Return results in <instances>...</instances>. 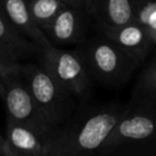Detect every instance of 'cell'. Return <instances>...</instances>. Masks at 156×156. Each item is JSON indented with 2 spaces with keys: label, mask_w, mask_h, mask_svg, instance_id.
<instances>
[{
  "label": "cell",
  "mask_w": 156,
  "mask_h": 156,
  "mask_svg": "<svg viewBox=\"0 0 156 156\" xmlns=\"http://www.w3.org/2000/svg\"><path fill=\"white\" fill-rule=\"evenodd\" d=\"M5 137L9 145V156H44L42 141L23 126L7 121Z\"/></svg>",
  "instance_id": "7c38bea8"
},
{
  "label": "cell",
  "mask_w": 156,
  "mask_h": 156,
  "mask_svg": "<svg viewBox=\"0 0 156 156\" xmlns=\"http://www.w3.org/2000/svg\"><path fill=\"white\" fill-rule=\"evenodd\" d=\"M136 23L144 27L153 44L156 45V2L138 1Z\"/></svg>",
  "instance_id": "9a60e30c"
},
{
  "label": "cell",
  "mask_w": 156,
  "mask_h": 156,
  "mask_svg": "<svg viewBox=\"0 0 156 156\" xmlns=\"http://www.w3.org/2000/svg\"><path fill=\"white\" fill-rule=\"evenodd\" d=\"M33 20L43 31H46L57 16L69 5V0H26Z\"/></svg>",
  "instance_id": "5bb4252c"
},
{
  "label": "cell",
  "mask_w": 156,
  "mask_h": 156,
  "mask_svg": "<svg viewBox=\"0 0 156 156\" xmlns=\"http://www.w3.org/2000/svg\"><path fill=\"white\" fill-rule=\"evenodd\" d=\"M127 105L83 107L63 125L55 128L43 143L44 156H96Z\"/></svg>",
  "instance_id": "6da1fadb"
},
{
  "label": "cell",
  "mask_w": 156,
  "mask_h": 156,
  "mask_svg": "<svg viewBox=\"0 0 156 156\" xmlns=\"http://www.w3.org/2000/svg\"><path fill=\"white\" fill-rule=\"evenodd\" d=\"M90 26L91 22L85 7V0H69V5L44 33L55 47L80 45L87 40Z\"/></svg>",
  "instance_id": "52a82bcc"
},
{
  "label": "cell",
  "mask_w": 156,
  "mask_h": 156,
  "mask_svg": "<svg viewBox=\"0 0 156 156\" xmlns=\"http://www.w3.org/2000/svg\"><path fill=\"white\" fill-rule=\"evenodd\" d=\"M0 7L18 32L40 49L51 45L44 31L33 20L26 0H3L0 1Z\"/></svg>",
  "instance_id": "8fae6325"
},
{
  "label": "cell",
  "mask_w": 156,
  "mask_h": 156,
  "mask_svg": "<svg viewBox=\"0 0 156 156\" xmlns=\"http://www.w3.org/2000/svg\"><path fill=\"white\" fill-rule=\"evenodd\" d=\"M0 71L2 72V74H8V72L5 71V67H3L2 65H1V63H0Z\"/></svg>",
  "instance_id": "ac0fdd59"
},
{
  "label": "cell",
  "mask_w": 156,
  "mask_h": 156,
  "mask_svg": "<svg viewBox=\"0 0 156 156\" xmlns=\"http://www.w3.org/2000/svg\"><path fill=\"white\" fill-rule=\"evenodd\" d=\"M39 64L52 80L77 100L83 101L90 93L92 79L77 50L50 45L39 49Z\"/></svg>",
  "instance_id": "5b68a950"
},
{
  "label": "cell",
  "mask_w": 156,
  "mask_h": 156,
  "mask_svg": "<svg viewBox=\"0 0 156 156\" xmlns=\"http://www.w3.org/2000/svg\"><path fill=\"white\" fill-rule=\"evenodd\" d=\"M39 49L18 32L0 7V63L8 74L17 73L26 60L37 57Z\"/></svg>",
  "instance_id": "9c48e42d"
},
{
  "label": "cell",
  "mask_w": 156,
  "mask_h": 156,
  "mask_svg": "<svg viewBox=\"0 0 156 156\" xmlns=\"http://www.w3.org/2000/svg\"><path fill=\"white\" fill-rule=\"evenodd\" d=\"M137 5L134 0H85L91 26L105 33L136 22Z\"/></svg>",
  "instance_id": "ba28073f"
},
{
  "label": "cell",
  "mask_w": 156,
  "mask_h": 156,
  "mask_svg": "<svg viewBox=\"0 0 156 156\" xmlns=\"http://www.w3.org/2000/svg\"><path fill=\"white\" fill-rule=\"evenodd\" d=\"M154 109H155V111H156V106H155V107H154Z\"/></svg>",
  "instance_id": "d6986e66"
},
{
  "label": "cell",
  "mask_w": 156,
  "mask_h": 156,
  "mask_svg": "<svg viewBox=\"0 0 156 156\" xmlns=\"http://www.w3.org/2000/svg\"><path fill=\"white\" fill-rule=\"evenodd\" d=\"M18 72L14 74H3L5 91L1 98L5 105L7 121L27 128L44 143L52 129L35 104L28 87Z\"/></svg>",
  "instance_id": "8992f818"
},
{
  "label": "cell",
  "mask_w": 156,
  "mask_h": 156,
  "mask_svg": "<svg viewBox=\"0 0 156 156\" xmlns=\"http://www.w3.org/2000/svg\"><path fill=\"white\" fill-rule=\"evenodd\" d=\"M96 156H156V111L128 103Z\"/></svg>",
  "instance_id": "7a4b0ae2"
},
{
  "label": "cell",
  "mask_w": 156,
  "mask_h": 156,
  "mask_svg": "<svg viewBox=\"0 0 156 156\" xmlns=\"http://www.w3.org/2000/svg\"><path fill=\"white\" fill-rule=\"evenodd\" d=\"M100 34L110 40L122 51L139 64L145 60L150 50L154 46L153 41L144 27L136 22L117 30Z\"/></svg>",
  "instance_id": "30bf717a"
},
{
  "label": "cell",
  "mask_w": 156,
  "mask_h": 156,
  "mask_svg": "<svg viewBox=\"0 0 156 156\" xmlns=\"http://www.w3.org/2000/svg\"><path fill=\"white\" fill-rule=\"evenodd\" d=\"M92 80L107 87H120L127 83L139 63L123 52L106 37L98 33L76 48Z\"/></svg>",
  "instance_id": "3957f363"
},
{
  "label": "cell",
  "mask_w": 156,
  "mask_h": 156,
  "mask_svg": "<svg viewBox=\"0 0 156 156\" xmlns=\"http://www.w3.org/2000/svg\"><path fill=\"white\" fill-rule=\"evenodd\" d=\"M0 156H9V145L5 136L0 135Z\"/></svg>",
  "instance_id": "2e32d148"
},
{
  "label": "cell",
  "mask_w": 156,
  "mask_h": 156,
  "mask_svg": "<svg viewBox=\"0 0 156 156\" xmlns=\"http://www.w3.org/2000/svg\"><path fill=\"white\" fill-rule=\"evenodd\" d=\"M18 74L52 130L78 111L77 98L59 87L39 63H24Z\"/></svg>",
  "instance_id": "277c9868"
},
{
  "label": "cell",
  "mask_w": 156,
  "mask_h": 156,
  "mask_svg": "<svg viewBox=\"0 0 156 156\" xmlns=\"http://www.w3.org/2000/svg\"><path fill=\"white\" fill-rule=\"evenodd\" d=\"M5 91V80H3V74L0 71V96H2Z\"/></svg>",
  "instance_id": "e0dca14e"
},
{
  "label": "cell",
  "mask_w": 156,
  "mask_h": 156,
  "mask_svg": "<svg viewBox=\"0 0 156 156\" xmlns=\"http://www.w3.org/2000/svg\"><path fill=\"white\" fill-rule=\"evenodd\" d=\"M129 103L151 108L156 106V56L145 65L139 75Z\"/></svg>",
  "instance_id": "4fadbf2b"
}]
</instances>
